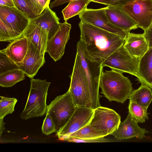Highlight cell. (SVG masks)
<instances>
[{
    "label": "cell",
    "mask_w": 152,
    "mask_h": 152,
    "mask_svg": "<svg viewBox=\"0 0 152 152\" xmlns=\"http://www.w3.org/2000/svg\"><path fill=\"white\" fill-rule=\"evenodd\" d=\"M69 77L71 82L68 90L74 104L77 106H83L91 109L87 82L80 56L77 53L72 72Z\"/></svg>",
    "instance_id": "cell-5"
},
{
    "label": "cell",
    "mask_w": 152,
    "mask_h": 152,
    "mask_svg": "<svg viewBox=\"0 0 152 152\" xmlns=\"http://www.w3.org/2000/svg\"><path fill=\"white\" fill-rule=\"evenodd\" d=\"M0 119H3L7 115L14 111L17 99L15 98L0 96Z\"/></svg>",
    "instance_id": "cell-27"
},
{
    "label": "cell",
    "mask_w": 152,
    "mask_h": 152,
    "mask_svg": "<svg viewBox=\"0 0 152 152\" xmlns=\"http://www.w3.org/2000/svg\"><path fill=\"white\" fill-rule=\"evenodd\" d=\"M132 0H112L111 5H116L122 7Z\"/></svg>",
    "instance_id": "cell-36"
},
{
    "label": "cell",
    "mask_w": 152,
    "mask_h": 152,
    "mask_svg": "<svg viewBox=\"0 0 152 152\" xmlns=\"http://www.w3.org/2000/svg\"><path fill=\"white\" fill-rule=\"evenodd\" d=\"M17 38L10 28L0 19V41L10 42Z\"/></svg>",
    "instance_id": "cell-29"
},
{
    "label": "cell",
    "mask_w": 152,
    "mask_h": 152,
    "mask_svg": "<svg viewBox=\"0 0 152 152\" xmlns=\"http://www.w3.org/2000/svg\"><path fill=\"white\" fill-rule=\"evenodd\" d=\"M139 74L144 84L152 88V47L140 59Z\"/></svg>",
    "instance_id": "cell-21"
},
{
    "label": "cell",
    "mask_w": 152,
    "mask_h": 152,
    "mask_svg": "<svg viewBox=\"0 0 152 152\" xmlns=\"http://www.w3.org/2000/svg\"><path fill=\"white\" fill-rule=\"evenodd\" d=\"M94 110L83 106H77L72 115L66 124L56 133V135L61 140L88 125L93 116Z\"/></svg>",
    "instance_id": "cell-13"
},
{
    "label": "cell",
    "mask_w": 152,
    "mask_h": 152,
    "mask_svg": "<svg viewBox=\"0 0 152 152\" xmlns=\"http://www.w3.org/2000/svg\"><path fill=\"white\" fill-rule=\"evenodd\" d=\"M74 0H55L50 3L49 7L50 9H52L65 3L69 2Z\"/></svg>",
    "instance_id": "cell-35"
},
{
    "label": "cell",
    "mask_w": 152,
    "mask_h": 152,
    "mask_svg": "<svg viewBox=\"0 0 152 152\" xmlns=\"http://www.w3.org/2000/svg\"><path fill=\"white\" fill-rule=\"evenodd\" d=\"M4 124L5 123L3 121V119H0V135L1 137L3 130L5 129Z\"/></svg>",
    "instance_id": "cell-40"
},
{
    "label": "cell",
    "mask_w": 152,
    "mask_h": 152,
    "mask_svg": "<svg viewBox=\"0 0 152 152\" xmlns=\"http://www.w3.org/2000/svg\"><path fill=\"white\" fill-rule=\"evenodd\" d=\"M0 6L15 7L12 0H0Z\"/></svg>",
    "instance_id": "cell-37"
},
{
    "label": "cell",
    "mask_w": 152,
    "mask_h": 152,
    "mask_svg": "<svg viewBox=\"0 0 152 152\" xmlns=\"http://www.w3.org/2000/svg\"><path fill=\"white\" fill-rule=\"evenodd\" d=\"M76 107L69 90L64 94L57 96L47 105L46 114L51 116L56 133L66 124Z\"/></svg>",
    "instance_id": "cell-6"
},
{
    "label": "cell",
    "mask_w": 152,
    "mask_h": 152,
    "mask_svg": "<svg viewBox=\"0 0 152 152\" xmlns=\"http://www.w3.org/2000/svg\"><path fill=\"white\" fill-rule=\"evenodd\" d=\"M48 32L39 25L30 22L21 36L26 37L38 49L41 53L45 55L48 40Z\"/></svg>",
    "instance_id": "cell-19"
},
{
    "label": "cell",
    "mask_w": 152,
    "mask_h": 152,
    "mask_svg": "<svg viewBox=\"0 0 152 152\" xmlns=\"http://www.w3.org/2000/svg\"><path fill=\"white\" fill-rule=\"evenodd\" d=\"M148 45L149 48L152 47V22L149 27L144 31L143 33Z\"/></svg>",
    "instance_id": "cell-34"
},
{
    "label": "cell",
    "mask_w": 152,
    "mask_h": 152,
    "mask_svg": "<svg viewBox=\"0 0 152 152\" xmlns=\"http://www.w3.org/2000/svg\"><path fill=\"white\" fill-rule=\"evenodd\" d=\"M25 0L35 15L36 0Z\"/></svg>",
    "instance_id": "cell-38"
},
{
    "label": "cell",
    "mask_w": 152,
    "mask_h": 152,
    "mask_svg": "<svg viewBox=\"0 0 152 152\" xmlns=\"http://www.w3.org/2000/svg\"><path fill=\"white\" fill-rule=\"evenodd\" d=\"M122 8L144 31L152 22V0H133Z\"/></svg>",
    "instance_id": "cell-8"
},
{
    "label": "cell",
    "mask_w": 152,
    "mask_h": 152,
    "mask_svg": "<svg viewBox=\"0 0 152 152\" xmlns=\"http://www.w3.org/2000/svg\"><path fill=\"white\" fill-rule=\"evenodd\" d=\"M90 0H75L69 2L62 11L65 20L77 15H79L87 9Z\"/></svg>",
    "instance_id": "cell-23"
},
{
    "label": "cell",
    "mask_w": 152,
    "mask_h": 152,
    "mask_svg": "<svg viewBox=\"0 0 152 152\" xmlns=\"http://www.w3.org/2000/svg\"><path fill=\"white\" fill-rule=\"evenodd\" d=\"M25 107L20 115L23 119L44 116L46 113V99L50 83L46 80L32 78Z\"/></svg>",
    "instance_id": "cell-4"
},
{
    "label": "cell",
    "mask_w": 152,
    "mask_h": 152,
    "mask_svg": "<svg viewBox=\"0 0 152 152\" xmlns=\"http://www.w3.org/2000/svg\"><path fill=\"white\" fill-rule=\"evenodd\" d=\"M25 74L20 69L9 71L0 75V86L2 87H12L25 79Z\"/></svg>",
    "instance_id": "cell-25"
},
{
    "label": "cell",
    "mask_w": 152,
    "mask_h": 152,
    "mask_svg": "<svg viewBox=\"0 0 152 152\" xmlns=\"http://www.w3.org/2000/svg\"><path fill=\"white\" fill-rule=\"evenodd\" d=\"M124 46L132 57L141 58L149 48L143 34L129 32L125 39Z\"/></svg>",
    "instance_id": "cell-18"
},
{
    "label": "cell",
    "mask_w": 152,
    "mask_h": 152,
    "mask_svg": "<svg viewBox=\"0 0 152 152\" xmlns=\"http://www.w3.org/2000/svg\"><path fill=\"white\" fill-rule=\"evenodd\" d=\"M60 19L49 6L46 7L41 14L30 19V22L38 25L48 33V40L50 39L59 28Z\"/></svg>",
    "instance_id": "cell-17"
},
{
    "label": "cell",
    "mask_w": 152,
    "mask_h": 152,
    "mask_svg": "<svg viewBox=\"0 0 152 152\" xmlns=\"http://www.w3.org/2000/svg\"><path fill=\"white\" fill-rule=\"evenodd\" d=\"M77 53L80 56L87 82L91 109L94 110L101 106L99 99L101 96L99 95V90L100 80L103 72V64L92 61L87 57L80 39L77 44Z\"/></svg>",
    "instance_id": "cell-3"
},
{
    "label": "cell",
    "mask_w": 152,
    "mask_h": 152,
    "mask_svg": "<svg viewBox=\"0 0 152 152\" xmlns=\"http://www.w3.org/2000/svg\"><path fill=\"white\" fill-rule=\"evenodd\" d=\"M91 1L102 4L107 6L111 5L112 0H90Z\"/></svg>",
    "instance_id": "cell-39"
},
{
    "label": "cell",
    "mask_w": 152,
    "mask_h": 152,
    "mask_svg": "<svg viewBox=\"0 0 152 152\" xmlns=\"http://www.w3.org/2000/svg\"><path fill=\"white\" fill-rule=\"evenodd\" d=\"M42 130L43 134L47 135L53 132L56 133L55 124L49 114H46L42 127Z\"/></svg>",
    "instance_id": "cell-30"
},
{
    "label": "cell",
    "mask_w": 152,
    "mask_h": 152,
    "mask_svg": "<svg viewBox=\"0 0 152 152\" xmlns=\"http://www.w3.org/2000/svg\"><path fill=\"white\" fill-rule=\"evenodd\" d=\"M30 19L15 7L0 6V19L17 38L21 37L29 24Z\"/></svg>",
    "instance_id": "cell-11"
},
{
    "label": "cell",
    "mask_w": 152,
    "mask_h": 152,
    "mask_svg": "<svg viewBox=\"0 0 152 152\" xmlns=\"http://www.w3.org/2000/svg\"><path fill=\"white\" fill-rule=\"evenodd\" d=\"M20 69L17 64L0 50V75L11 71Z\"/></svg>",
    "instance_id": "cell-28"
},
{
    "label": "cell",
    "mask_w": 152,
    "mask_h": 152,
    "mask_svg": "<svg viewBox=\"0 0 152 152\" xmlns=\"http://www.w3.org/2000/svg\"><path fill=\"white\" fill-rule=\"evenodd\" d=\"M101 93L110 101L124 103L132 91L130 80L122 73L113 70L103 72L99 82Z\"/></svg>",
    "instance_id": "cell-2"
},
{
    "label": "cell",
    "mask_w": 152,
    "mask_h": 152,
    "mask_svg": "<svg viewBox=\"0 0 152 152\" xmlns=\"http://www.w3.org/2000/svg\"><path fill=\"white\" fill-rule=\"evenodd\" d=\"M138 123L129 113L125 120L120 123L118 128L111 134L119 140L134 137L143 138L148 132L145 129L140 127Z\"/></svg>",
    "instance_id": "cell-16"
},
{
    "label": "cell",
    "mask_w": 152,
    "mask_h": 152,
    "mask_svg": "<svg viewBox=\"0 0 152 152\" xmlns=\"http://www.w3.org/2000/svg\"><path fill=\"white\" fill-rule=\"evenodd\" d=\"M71 25L66 21L60 23L59 28L47 41L46 52L56 62L62 57L66 45L69 39Z\"/></svg>",
    "instance_id": "cell-12"
},
{
    "label": "cell",
    "mask_w": 152,
    "mask_h": 152,
    "mask_svg": "<svg viewBox=\"0 0 152 152\" xmlns=\"http://www.w3.org/2000/svg\"><path fill=\"white\" fill-rule=\"evenodd\" d=\"M105 132L95 128L89 124L65 138L72 137L82 139H93L107 136Z\"/></svg>",
    "instance_id": "cell-24"
},
{
    "label": "cell",
    "mask_w": 152,
    "mask_h": 152,
    "mask_svg": "<svg viewBox=\"0 0 152 152\" xmlns=\"http://www.w3.org/2000/svg\"><path fill=\"white\" fill-rule=\"evenodd\" d=\"M28 40V49L24 58L22 61L16 64L26 76L32 79L45 61V55L41 54L35 45Z\"/></svg>",
    "instance_id": "cell-14"
},
{
    "label": "cell",
    "mask_w": 152,
    "mask_h": 152,
    "mask_svg": "<svg viewBox=\"0 0 152 152\" xmlns=\"http://www.w3.org/2000/svg\"><path fill=\"white\" fill-rule=\"evenodd\" d=\"M151 89L147 85L141 84L138 88L132 91L129 98V101L148 109L152 101Z\"/></svg>",
    "instance_id": "cell-22"
},
{
    "label": "cell",
    "mask_w": 152,
    "mask_h": 152,
    "mask_svg": "<svg viewBox=\"0 0 152 152\" xmlns=\"http://www.w3.org/2000/svg\"><path fill=\"white\" fill-rule=\"evenodd\" d=\"M106 13L109 22L117 28L128 31L138 28L137 23L121 6L116 5L107 6Z\"/></svg>",
    "instance_id": "cell-15"
},
{
    "label": "cell",
    "mask_w": 152,
    "mask_h": 152,
    "mask_svg": "<svg viewBox=\"0 0 152 152\" xmlns=\"http://www.w3.org/2000/svg\"><path fill=\"white\" fill-rule=\"evenodd\" d=\"M106 7L99 9H87L79 15L81 21L90 23L102 29L126 38L130 31L117 28L109 21L106 13Z\"/></svg>",
    "instance_id": "cell-10"
},
{
    "label": "cell",
    "mask_w": 152,
    "mask_h": 152,
    "mask_svg": "<svg viewBox=\"0 0 152 152\" xmlns=\"http://www.w3.org/2000/svg\"><path fill=\"white\" fill-rule=\"evenodd\" d=\"M50 0H36V16L40 15L44 10L49 6Z\"/></svg>",
    "instance_id": "cell-33"
},
{
    "label": "cell",
    "mask_w": 152,
    "mask_h": 152,
    "mask_svg": "<svg viewBox=\"0 0 152 152\" xmlns=\"http://www.w3.org/2000/svg\"><path fill=\"white\" fill-rule=\"evenodd\" d=\"M140 60V58L132 56L123 45L109 56L103 62V65L104 67H108L111 70L134 75L141 84H144L138 73Z\"/></svg>",
    "instance_id": "cell-7"
},
{
    "label": "cell",
    "mask_w": 152,
    "mask_h": 152,
    "mask_svg": "<svg viewBox=\"0 0 152 152\" xmlns=\"http://www.w3.org/2000/svg\"><path fill=\"white\" fill-rule=\"evenodd\" d=\"M121 122V116L115 111L100 106L94 110L89 124L105 132L108 135L118 128Z\"/></svg>",
    "instance_id": "cell-9"
},
{
    "label": "cell",
    "mask_w": 152,
    "mask_h": 152,
    "mask_svg": "<svg viewBox=\"0 0 152 152\" xmlns=\"http://www.w3.org/2000/svg\"><path fill=\"white\" fill-rule=\"evenodd\" d=\"M79 26L84 52L93 61L103 64L124 43L125 39L120 36L90 23L80 20Z\"/></svg>",
    "instance_id": "cell-1"
},
{
    "label": "cell",
    "mask_w": 152,
    "mask_h": 152,
    "mask_svg": "<svg viewBox=\"0 0 152 152\" xmlns=\"http://www.w3.org/2000/svg\"><path fill=\"white\" fill-rule=\"evenodd\" d=\"M63 141L75 142H112L110 140L103 137L93 139H82L72 137H67Z\"/></svg>",
    "instance_id": "cell-32"
},
{
    "label": "cell",
    "mask_w": 152,
    "mask_h": 152,
    "mask_svg": "<svg viewBox=\"0 0 152 152\" xmlns=\"http://www.w3.org/2000/svg\"><path fill=\"white\" fill-rule=\"evenodd\" d=\"M128 108L129 113L138 123H143L148 119L147 109L130 101Z\"/></svg>",
    "instance_id": "cell-26"
},
{
    "label": "cell",
    "mask_w": 152,
    "mask_h": 152,
    "mask_svg": "<svg viewBox=\"0 0 152 152\" xmlns=\"http://www.w3.org/2000/svg\"><path fill=\"white\" fill-rule=\"evenodd\" d=\"M28 40L21 36L10 42L7 47L1 50L15 63L22 61L27 51Z\"/></svg>",
    "instance_id": "cell-20"
},
{
    "label": "cell",
    "mask_w": 152,
    "mask_h": 152,
    "mask_svg": "<svg viewBox=\"0 0 152 152\" xmlns=\"http://www.w3.org/2000/svg\"><path fill=\"white\" fill-rule=\"evenodd\" d=\"M15 7L30 19L36 16L25 0H12Z\"/></svg>",
    "instance_id": "cell-31"
}]
</instances>
